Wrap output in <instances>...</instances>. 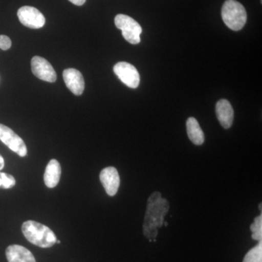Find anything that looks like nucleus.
<instances>
[{
	"instance_id": "obj_17",
	"label": "nucleus",
	"mask_w": 262,
	"mask_h": 262,
	"mask_svg": "<svg viewBox=\"0 0 262 262\" xmlns=\"http://www.w3.org/2000/svg\"><path fill=\"white\" fill-rule=\"evenodd\" d=\"M12 42L9 37L6 35H0V49L8 51L11 48Z\"/></svg>"
},
{
	"instance_id": "obj_12",
	"label": "nucleus",
	"mask_w": 262,
	"mask_h": 262,
	"mask_svg": "<svg viewBox=\"0 0 262 262\" xmlns=\"http://www.w3.org/2000/svg\"><path fill=\"white\" fill-rule=\"evenodd\" d=\"M61 168L58 160L53 159L48 163L44 173V182L46 187L54 188L58 185L61 178Z\"/></svg>"
},
{
	"instance_id": "obj_18",
	"label": "nucleus",
	"mask_w": 262,
	"mask_h": 262,
	"mask_svg": "<svg viewBox=\"0 0 262 262\" xmlns=\"http://www.w3.org/2000/svg\"><path fill=\"white\" fill-rule=\"evenodd\" d=\"M69 1L71 2L72 4L81 6V5H83L85 3L86 0H69Z\"/></svg>"
},
{
	"instance_id": "obj_15",
	"label": "nucleus",
	"mask_w": 262,
	"mask_h": 262,
	"mask_svg": "<svg viewBox=\"0 0 262 262\" xmlns=\"http://www.w3.org/2000/svg\"><path fill=\"white\" fill-rule=\"evenodd\" d=\"M251 230L252 232V238L258 242L262 241V215H258L255 219L254 222L251 225Z\"/></svg>"
},
{
	"instance_id": "obj_6",
	"label": "nucleus",
	"mask_w": 262,
	"mask_h": 262,
	"mask_svg": "<svg viewBox=\"0 0 262 262\" xmlns=\"http://www.w3.org/2000/svg\"><path fill=\"white\" fill-rule=\"evenodd\" d=\"M18 18L20 23L30 29H40L46 24V18L37 8L24 6L18 10Z\"/></svg>"
},
{
	"instance_id": "obj_21",
	"label": "nucleus",
	"mask_w": 262,
	"mask_h": 262,
	"mask_svg": "<svg viewBox=\"0 0 262 262\" xmlns=\"http://www.w3.org/2000/svg\"><path fill=\"white\" fill-rule=\"evenodd\" d=\"M165 226L168 225V224H167V222H165Z\"/></svg>"
},
{
	"instance_id": "obj_9",
	"label": "nucleus",
	"mask_w": 262,
	"mask_h": 262,
	"mask_svg": "<svg viewBox=\"0 0 262 262\" xmlns=\"http://www.w3.org/2000/svg\"><path fill=\"white\" fill-rule=\"evenodd\" d=\"M63 77L66 85L71 92L75 96H80L83 94L84 81L80 71L75 69H67L63 71Z\"/></svg>"
},
{
	"instance_id": "obj_19",
	"label": "nucleus",
	"mask_w": 262,
	"mask_h": 262,
	"mask_svg": "<svg viewBox=\"0 0 262 262\" xmlns=\"http://www.w3.org/2000/svg\"><path fill=\"white\" fill-rule=\"evenodd\" d=\"M5 167V160L3 157L0 155V170H3Z\"/></svg>"
},
{
	"instance_id": "obj_13",
	"label": "nucleus",
	"mask_w": 262,
	"mask_h": 262,
	"mask_svg": "<svg viewBox=\"0 0 262 262\" xmlns=\"http://www.w3.org/2000/svg\"><path fill=\"white\" fill-rule=\"evenodd\" d=\"M187 135L190 141L195 145H202L204 143L205 136L198 120L194 117H189L187 121Z\"/></svg>"
},
{
	"instance_id": "obj_1",
	"label": "nucleus",
	"mask_w": 262,
	"mask_h": 262,
	"mask_svg": "<svg viewBox=\"0 0 262 262\" xmlns=\"http://www.w3.org/2000/svg\"><path fill=\"white\" fill-rule=\"evenodd\" d=\"M22 232L31 244L40 248H51L56 244L57 237L54 232L47 226L34 221L24 222Z\"/></svg>"
},
{
	"instance_id": "obj_11",
	"label": "nucleus",
	"mask_w": 262,
	"mask_h": 262,
	"mask_svg": "<svg viewBox=\"0 0 262 262\" xmlns=\"http://www.w3.org/2000/svg\"><path fill=\"white\" fill-rule=\"evenodd\" d=\"M5 254L8 262H36L32 253L19 245L8 246Z\"/></svg>"
},
{
	"instance_id": "obj_10",
	"label": "nucleus",
	"mask_w": 262,
	"mask_h": 262,
	"mask_svg": "<svg viewBox=\"0 0 262 262\" xmlns=\"http://www.w3.org/2000/svg\"><path fill=\"white\" fill-rule=\"evenodd\" d=\"M217 118L222 126L228 129L232 126L234 120V110L229 101L222 99L219 101L215 106Z\"/></svg>"
},
{
	"instance_id": "obj_16",
	"label": "nucleus",
	"mask_w": 262,
	"mask_h": 262,
	"mask_svg": "<svg viewBox=\"0 0 262 262\" xmlns=\"http://www.w3.org/2000/svg\"><path fill=\"white\" fill-rule=\"evenodd\" d=\"M15 179L10 174L0 172V188L2 189H10L15 185Z\"/></svg>"
},
{
	"instance_id": "obj_4",
	"label": "nucleus",
	"mask_w": 262,
	"mask_h": 262,
	"mask_svg": "<svg viewBox=\"0 0 262 262\" xmlns=\"http://www.w3.org/2000/svg\"><path fill=\"white\" fill-rule=\"evenodd\" d=\"M0 141L21 158L27 156V148L23 139L3 124H0Z\"/></svg>"
},
{
	"instance_id": "obj_14",
	"label": "nucleus",
	"mask_w": 262,
	"mask_h": 262,
	"mask_svg": "<svg viewBox=\"0 0 262 262\" xmlns=\"http://www.w3.org/2000/svg\"><path fill=\"white\" fill-rule=\"evenodd\" d=\"M244 262H262V241L250 250L245 256Z\"/></svg>"
},
{
	"instance_id": "obj_20",
	"label": "nucleus",
	"mask_w": 262,
	"mask_h": 262,
	"mask_svg": "<svg viewBox=\"0 0 262 262\" xmlns=\"http://www.w3.org/2000/svg\"><path fill=\"white\" fill-rule=\"evenodd\" d=\"M258 208H260V211H261V203H260L259 206H258Z\"/></svg>"
},
{
	"instance_id": "obj_3",
	"label": "nucleus",
	"mask_w": 262,
	"mask_h": 262,
	"mask_svg": "<svg viewBox=\"0 0 262 262\" xmlns=\"http://www.w3.org/2000/svg\"><path fill=\"white\" fill-rule=\"evenodd\" d=\"M115 24L117 28L122 31V36L127 42L133 45H137L141 42L142 28L134 18L126 15H117Z\"/></svg>"
},
{
	"instance_id": "obj_8",
	"label": "nucleus",
	"mask_w": 262,
	"mask_h": 262,
	"mask_svg": "<svg viewBox=\"0 0 262 262\" xmlns=\"http://www.w3.org/2000/svg\"><path fill=\"white\" fill-rule=\"evenodd\" d=\"M100 181L108 195L113 196L117 194L120 187V179L116 168L108 167L103 169L100 173Z\"/></svg>"
},
{
	"instance_id": "obj_7",
	"label": "nucleus",
	"mask_w": 262,
	"mask_h": 262,
	"mask_svg": "<svg viewBox=\"0 0 262 262\" xmlns=\"http://www.w3.org/2000/svg\"><path fill=\"white\" fill-rule=\"evenodd\" d=\"M32 73L39 80L48 82H55L56 81V71L51 63L40 56L33 57L32 62Z\"/></svg>"
},
{
	"instance_id": "obj_2",
	"label": "nucleus",
	"mask_w": 262,
	"mask_h": 262,
	"mask_svg": "<svg viewBox=\"0 0 262 262\" xmlns=\"http://www.w3.org/2000/svg\"><path fill=\"white\" fill-rule=\"evenodd\" d=\"M222 16L228 28L239 31L247 21V13L244 5L236 0H227L222 9Z\"/></svg>"
},
{
	"instance_id": "obj_5",
	"label": "nucleus",
	"mask_w": 262,
	"mask_h": 262,
	"mask_svg": "<svg viewBox=\"0 0 262 262\" xmlns=\"http://www.w3.org/2000/svg\"><path fill=\"white\" fill-rule=\"evenodd\" d=\"M114 72L127 87L137 89L140 83V75L136 67L127 62H119L114 67Z\"/></svg>"
}]
</instances>
